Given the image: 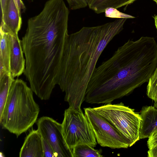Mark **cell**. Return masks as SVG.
Instances as JSON below:
<instances>
[{"label":"cell","instance_id":"6da1fadb","mask_svg":"<svg viewBox=\"0 0 157 157\" xmlns=\"http://www.w3.org/2000/svg\"><path fill=\"white\" fill-rule=\"evenodd\" d=\"M69 10L63 0H49L28 21L21 40L25 58L23 73L33 92L49 99L58 84L64 47L69 34Z\"/></svg>","mask_w":157,"mask_h":157},{"label":"cell","instance_id":"7a4b0ae2","mask_svg":"<svg viewBox=\"0 0 157 157\" xmlns=\"http://www.w3.org/2000/svg\"><path fill=\"white\" fill-rule=\"evenodd\" d=\"M157 65V52L149 43L142 38L129 40L94 69L84 101L109 104L127 96L148 82Z\"/></svg>","mask_w":157,"mask_h":157},{"label":"cell","instance_id":"3957f363","mask_svg":"<svg viewBox=\"0 0 157 157\" xmlns=\"http://www.w3.org/2000/svg\"><path fill=\"white\" fill-rule=\"evenodd\" d=\"M127 19L84 27L68 35L65 44L58 85L69 107L81 109L97 61L112 40L123 29Z\"/></svg>","mask_w":157,"mask_h":157},{"label":"cell","instance_id":"277c9868","mask_svg":"<svg viewBox=\"0 0 157 157\" xmlns=\"http://www.w3.org/2000/svg\"><path fill=\"white\" fill-rule=\"evenodd\" d=\"M33 92L21 79H14L10 89L6 102L0 115L3 128L17 137L30 129L36 121L39 112Z\"/></svg>","mask_w":157,"mask_h":157},{"label":"cell","instance_id":"5b68a950","mask_svg":"<svg viewBox=\"0 0 157 157\" xmlns=\"http://www.w3.org/2000/svg\"><path fill=\"white\" fill-rule=\"evenodd\" d=\"M110 124L130 147L140 139L141 118L140 114L123 103L106 104L93 108Z\"/></svg>","mask_w":157,"mask_h":157},{"label":"cell","instance_id":"8992f818","mask_svg":"<svg viewBox=\"0 0 157 157\" xmlns=\"http://www.w3.org/2000/svg\"><path fill=\"white\" fill-rule=\"evenodd\" d=\"M62 134L68 148L87 145L93 147L97 144L91 125L81 109L65 110L62 123Z\"/></svg>","mask_w":157,"mask_h":157},{"label":"cell","instance_id":"52a82bcc","mask_svg":"<svg viewBox=\"0 0 157 157\" xmlns=\"http://www.w3.org/2000/svg\"><path fill=\"white\" fill-rule=\"evenodd\" d=\"M85 114L92 127L97 143L112 149L129 147L118 132L93 108H84Z\"/></svg>","mask_w":157,"mask_h":157},{"label":"cell","instance_id":"ba28073f","mask_svg":"<svg viewBox=\"0 0 157 157\" xmlns=\"http://www.w3.org/2000/svg\"><path fill=\"white\" fill-rule=\"evenodd\" d=\"M37 125L42 137L52 148L55 157H72L63 136L61 124L51 117L43 116L37 120Z\"/></svg>","mask_w":157,"mask_h":157},{"label":"cell","instance_id":"9c48e42d","mask_svg":"<svg viewBox=\"0 0 157 157\" xmlns=\"http://www.w3.org/2000/svg\"><path fill=\"white\" fill-rule=\"evenodd\" d=\"M8 34L10 47V73L14 78L24 72L26 60L23 56L21 41L18 35Z\"/></svg>","mask_w":157,"mask_h":157},{"label":"cell","instance_id":"30bf717a","mask_svg":"<svg viewBox=\"0 0 157 157\" xmlns=\"http://www.w3.org/2000/svg\"><path fill=\"white\" fill-rule=\"evenodd\" d=\"M21 11L14 0H9L2 13L0 31L13 35H18L21 24Z\"/></svg>","mask_w":157,"mask_h":157},{"label":"cell","instance_id":"8fae6325","mask_svg":"<svg viewBox=\"0 0 157 157\" xmlns=\"http://www.w3.org/2000/svg\"><path fill=\"white\" fill-rule=\"evenodd\" d=\"M20 157H44L42 137L38 129L26 137L19 152Z\"/></svg>","mask_w":157,"mask_h":157},{"label":"cell","instance_id":"7c38bea8","mask_svg":"<svg viewBox=\"0 0 157 157\" xmlns=\"http://www.w3.org/2000/svg\"><path fill=\"white\" fill-rule=\"evenodd\" d=\"M141 121L140 129V139L148 138L157 129V109L154 106H144L140 112Z\"/></svg>","mask_w":157,"mask_h":157},{"label":"cell","instance_id":"4fadbf2b","mask_svg":"<svg viewBox=\"0 0 157 157\" xmlns=\"http://www.w3.org/2000/svg\"><path fill=\"white\" fill-rule=\"evenodd\" d=\"M0 77L10 74V47L8 33L0 31Z\"/></svg>","mask_w":157,"mask_h":157},{"label":"cell","instance_id":"5bb4252c","mask_svg":"<svg viewBox=\"0 0 157 157\" xmlns=\"http://www.w3.org/2000/svg\"><path fill=\"white\" fill-rule=\"evenodd\" d=\"M136 0H86L90 9L99 14L108 7L118 9L131 4Z\"/></svg>","mask_w":157,"mask_h":157},{"label":"cell","instance_id":"9a60e30c","mask_svg":"<svg viewBox=\"0 0 157 157\" xmlns=\"http://www.w3.org/2000/svg\"><path fill=\"white\" fill-rule=\"evenodd\" d=\"M10 74L0 77V115L3 111L10 86L14 80Z\"/></svg>","mask_w":157,"mask_h":157},{"label":"cell","instance_id":"2e32d148","mask_svg":"<svg viewBox=\"0 0 157 157\" xmlns=\"http://www.w3.org/2000/svg\"><path fill=\"white\" fill-rule=\"evenodd\" d=\"M72 157H102V150L95 149L89 145H81L74 147L71 150Z\"/></svg>","mask_w":157,"mask_h":157},{"label":"cell","instance_id":"e0dca14e","mask_svg":"<svg viewBox=\"0 0 157 157\" xmlns=\"http://www.w3.org/2000/svg\"><path fill=\"white\" fill-rule=\"evenodd\" d=\"M147 94L154 101L157 100V65L148 81Z\"/></svg>","mask_w":157,"mask_h":157},{"label":"cell","instance_id":"ac0fdd59","mask_svg":"<svg viewBox=\"0 0 157 157\" xmlns=\"http://www.w3.org/2000/svg\"><path fill=\"white\" fill-rule=\"evenodd\" d=\"M105 15L106 17L120 18H132L135 17L131 15L121 12L117 9L113 7H108L105 10Z\"/></svg>","mask_w":157,"mask_h":157},{"label":"cell","instance_id":"d6986e66","mask_svg":"<svg viewBox=\"0 0 157 157\" xmlns=\"http://www.w3.org/2000/svg\"><path fill=\"white\" fill-rule=\"evenodd\" d=\"M70 8L76 10L86 7L88 6L86 0H66Z\"/></svg>","mask_w":157,"mask_h":157},{"label":"cell","instance_id":"ffe728a7","mask_svg":"<svg viewBox=\"0 0 157 157\" xmlns=\"http://www.w3.org/2000/svg\"><path fill=\"white\" fill-rule=\"evenodd\" d=\"M42 141L44 157H55L54 151L48 142L42 137Z\"/></svg>","mask_w":157,"mask_h":157},{"label":"cell","instance_id":"44dd1931","mask_svg":"<svg viewBox=\"0 0 157 157\" xmlns=\"http://www.w3.org/2000/svg\"><path fill=\"white\" fill-rule=\"evenodd\" d=\"M148 138L147 145L149 149L157 146V129L151 133Z\"/></svg>","mask_w":157,"mask_h":157},{"label":"cell","instance_id":"7402d4cb","mask_svg":"<svg viewBox=\"0 0 157 157\" xmlns=\"http://www.w3.org/2000/svg\"><path fill=\"white\" fill-rule=\"evenodd\" d=\"M149 149L147 151V157H157V146Z\"/></svg>","mask_w":157,"mask_h":157},{"label":"cell","instance_id":"603a6c76","mask_svg":"<svg viewBox=\"0 0 157 157\" xmlns=\"http://www.w3.org/2000/svg\"><path fill=\"white\" fill-rule=\"evenodd\" d=\"M17 6L20 10L21 11V10H24L25 9V7L24 4L21 0H14Z\"/></svg>","mask_w":157,"mask_h":157},{"label":"cell","instance_id":"cb8c5ba5","mask_svg":"<svg viewBox=\"0 0 157 157\" xmlns=\"http://www.w3.org/2000/svg\"><path fill=\"white\" fill-rule=\"evenodd\" d=\"M9 0H0L2 13L4 11Z\"/></svg>","mask_w":157,"mask_h":157},{"label":"cell","instance_id":"d4e9b609","mask_svg":"<svg viewBox=\"0 0 157 157\" xmlns=\"http://www.w3.org/2000/svg\"><path fill=\"white\" fill-rule=\"evenodd\" d=\"M153 17L155 20V25L157 31V15L154 16Z\"/></svg>","mask_w":157,"mask_h":157},{"label":"cell","instance_id":"484cf974","mask_svg":"<svg viewBox=\"0 0 157 157\" xmlns=\"http://www.w3.org/2000/svg\"><path fill=\"white\" fill-rule=\"evenodd\" d=\"M154 106L157 109V100L154 101Z\"/></svg>","mask_w":157,"mask_h":157},{"label":"cell","instance_id":"4316f807","mask_svg":"<svg viewBox=\"0 0 157 157\" xmlns=\"http://www.w3.org/2000/svg\"><path fill=\"white\" fill-rule=\"evenodd\" d=\"M153 1H154L155 2H156V4H157V0H153Z\"/></svg>","mask_w":157,"mask_h":157}]
</instances>
